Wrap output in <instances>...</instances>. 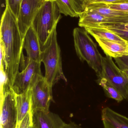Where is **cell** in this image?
Here are the masks:
<instances>
[{"mask_svg":"<svg viewBox=\"0 0 128 128\" xmlns=\"http://www.w3.org/2000/svg\"><path fill=\"white\" fill-rule=\"evenodd\" d=\"M23 40L17 18L6 6L1 20V69L4 71L8 83L12 88L19 72Z\"/></svg>","mask_w":128,"mask_h":128,"instance_id":"cell-1","label":"cell"},{"mask_svg":"<svg viewBox=\"0 0 128 128\" xmlns=\"http://www.w3.org/2000/svg\"><path fill=\"white\" fill-rule=\"evenodd\" d=\"M61 18L55 1H46L35 15L31 26L39 38L41 51L50 41Z\"/></svg>","mask_w":128,"mask_h":128,"instance_id":"cell-2","label":"cell"},{"mask_svg":"<svg viewBox=\"0 0 128 128\" xmlns=\"http://www.w3.org/2000/svg\"><path fill=\"white\" fill-rule=\"evenodd\" d=\"M74 47L77 56L82 62L85 61L95 71L99 78L103 70V56L97 45L85 29L75 28L73 31Z\"/></svg>","mask_w":128,"mask_h":128,"instance_id":"cell-3","label":"cell"},{"mask_svg":"<svg viewBox=\"0 0 128 128\" xmlns=\"http://www.w3.org/2000/svg\"><path fill=\"white\" fill-rule=\"evenodd\" d=\"M56 28L53 31L50 41L42 50L41 55V61L45 68L44 78L52 87L60 80L67 81L62 70L61 50L57 40Z\"/></svg>","mask_w":128,"mask_h":128,"instance_id":"cell-4","label":"cell"},{"mask_svg":"<svg viewBox=\"0 0 128 128\" xmlns=\"http://www.w3.org/2000/svg\"><path fill=\"white\" fill-rule=\"evenodd\" d=\"M41 63L30 60L22 54L20 62L22 71L17 73L13 86L16 94H21L32 88L43 77L41 71Z\"/></svg>","mask_w":128,"mask_h":128,"instance_id":"cell-5","label":"cell"},{"mask_svg":"<svg viewBox=\"0 0 128 128\" xmlns=\"http://www.w3.org/2000/svg\"><path fill=\"white\" fill-rule=\"evenodd\" d=\"M1 86V128H16V93L8 82L2 83Z\"/></svg>","mask_w":128,"mask_h":128,"instance_id":"cell-6","label":"cell"},{"mask_svg":"<svg viewBox=\"0 0 128 128\" xmlns=\"http://www.w3.org/2000/svg\"><path fill=\"white\" fill-rule=\"evenodd\" d=\"M103 70L100 78H106L120 92L124 99H128V80L123 72L116 66L112 58L103 57Z\"/></svg>","mask_w":128,"mask_h":128,"instance_id":"cell-7","label":"cell"},{"mask_svg":"<svg viewBox=\"0 0 128 128\" xmlns=\"http://www.w3.org/2000/svg\"><path fill=\"white\" fill-rule=\"evenodd\" d=\"M52 87L43 76L32 86L31 112L37 110H49L50 103L53 100Z\"/></svg>","mask_w":128,"mask_h":128,"instance_id":"cell-8","label":"cell"},{"mask_svg":"<svg viewBox=\"0 0 128 128\" xmlns=\"http://www.w3.org/2000/svg\"><path fill=\"white\" fill-rule=\"evenodd\" d=\"M45 2V0H22L17 20L23 39L31 26L35 15Z\"/></svg>","mask_w":128,"mask_h":128,"instance_id":"cell-9","label":"cell"},{"mask_svg":"<svg viewBox=\"0 0 128 128\" xmlns=\"http://www.w3.org/2000/svg\"><path fill=\"white\" fill-rule=\"evenodd\" d=\"M32 114L35 128H63L65 124L58 114L50 110H37Z\"/></svg>","mask_w":128,"mask_h":128,"instance_id":"cell-10","label":"cell"},{"mask_svg":"<svg viewBox=\"0 0 128 128\" xmlns=\"http://www.w3.org/2000/svg\"><path fill=\"white\" fill-rule=\"evenodd\" d=\"M23 49H25L27 57L32 60L41 62L42 51L39 38L31 26L26 32L23 40Z\"/></svg>","mask_w":128,"mask_h":128,"instance_id":"cell-11","label":"cell"},{"mask_svg":"<svg viewBox=\"0 0 128 128\" xmlns=\"http://www.w3.org/2000/svg\"><path fill=\"white\" fill-rule=\"evenodd\" d=\"M101 118L104 128H128V118L109 108L103 109Z\"/></svg>","mask_w":128,"mask_h":128,"instance_id":"cell-12","label":"cell"},{"mask_svg":"<svg viewBox=\"0 0 128 128\" xmlns=\"http://www.w3.org/2000/svg\"><path fill=\"white\" fill-rule=\"evenodd\" d=\"M106 56L112 58H119L128 56V44L95 37Z\"/></svg>","mask_w":128,"mask_h":128,"instance_id":"cell-13","label":"cell"},{"mask_svg":"<svg viewBox=\"0 0 128 128\" xmlns=\"http://www.w3.org/2000/svg\"><path fill=\"white\" fill-rule=\"evenodd\" d=\"M16 103L18 124L28 113L31 112V88L21 94H16Z\"/></svg>","mask_w":128,"mask_h":128,"instance_id":"cell-14","label":"cell"},{"mask_svg":"<svg viewBox=\"0 0 128 128\" xmlns=\"http://www.w3.org/2000/svg\"><path fill=\"white\" fill-rule=\"evenodd\" d=\"M79 26L84 28L95 27L101 23L107 22L108 18L101 14L88 10H84L79 16Z\"/></svg>","mask_w":128,"mask_h":128,"instance_id":"cell-15","label":"cell"},{"mask_svg":"<svg viewBox=\"0 0 128 128\" xmlns=\"http://www.w3.org/2000/svg\"><path fill=\"white\" fill-rule=\"evenodd\" d=\"M85 10L97 13L107 18L128 16V13L110 9L104 3L92 4L86 8Z\"/></svg>","mask_w":128,"mask_h":128,"instance_id":"cell-16","label":"cell"},{"mask_svg":"<svg viewBox=\"0 0 128 128\" xmlns=\"http://www.w3.org/2000/svg\"><path fill=\"white\" fill-rule=\"evenodd\" d=\"M85 30L94 38L97 37L120 43L128 44L124 40L112 32L100 27L85 28Z\"/></svg>","mask_w":128,"mask_h":128,"instance_id":"cell-17","label":"cell"},{"mask_svg":"<svg viewBox=\"0 0 128 128\" xmlns=\"http://www.w3.org/2000/svg\"><path fill=\"white\" fill-rule=\"evenodd\" d=\"M60 13L72 17H79L80 13L74 0H56Z\"/></svg>","mask_w":128,"mask_h":128,"instance_id":"cell-18","label":"cell"},{"mask_svg":"<svg viewBox=\"0 0 128 128\" xmlns=\"http://www.w3.org/2000/svg\"><path fill=\"white\" fill-rule=\"evenodd\" d=\"M98 82L99 85L103 87L108 98H113L118 102L122 101L124 99L120 92L106 78H99Z\"/></svg>","mask_w":128,"mask_h":128,"instance_id":"cell-19","label":"cell"},{"mask_svg":"<svg viewBox=\"0 0 128 128\" xmlns=\"http://www.w3.org/2000/svg\"><path fill=\"white\" fill-rule=\"evenodd\" d=\"M122 0H82L77 5L80 14L85 10L86 8L91 4L97 3H114Z\"/></svg>","mask_w":128,"mask_h":128,"instance_id":"cell-20","label":"cell"},{"mask_svg":"<svg viewBox=\"0 0 128 128\" xmlns=\"http://www.w3.org/2000/svg\"><path fill=\"white\" fill-rule=\"evenodd\" d=\"M106 4L110 9L128 13V0H122Z\"/></svg>","mask_w":128,"mask_h":128,"instance_id":"cell-21","label":"cell"},{"mask_svg":"<svg viewBox=\"0 0 128 128\" xmlns=\"http://www.w3.org/2000/svg\"><path fill=\"white\" fill-rule=\"evenodd\" d=\"M22 0H5L6 6H7L17 18L19 13L20 6Z\"/></svg>","mask_w":128,"mask_h":128,"instance_id":"cell-22","label":"cell"},{"mask_svg":"<svg viewBox=\"0 0 128 128\" xmlns=\"http://www.w3.org/2000/svg\"><path fill=\"white\" fill-rule=\"evenodd\" d=\"M95 27H100L106 29L114 28L128 31V23L106 22L101 23Z\"/></svg>","mask_w":128,"mask_h":128,"instance_id":"cell-23","label":"cell"},{"mask_svg":"<svg viewBox=\"0 0 128 128\" xmlns=\"http://www.w3.org/2000/svg\"><path fill=\"white\" fill-rule=\"evenodd\" d=\"M18 125V128H32L33 124L31 112L28 113Z\"/></svg>","mask_w":128,"mask_h":128,"instance_id":"cell-24","label":"cell"},{"mask_svg":"<svg viewBox=\"0 0 128 128\" xmlns=\"http://www.w3.org/2000/svg\"><path fill=\"white\" fill-rule=\"evenodd\" d=\"M121 70H128V56L114 58Z\"/></svg>","mask_w":128,"mask_h":128,"instance_id":"cell-25","label":"cell"},{"mask_svg":"<svg viewBox=\"0 0 128 128\" xmlns=\"http://www.w3.org/2000/svg\"><path fill=\"white\" fill-rule=\"evenodd\" d=\"M106 29L115 33L116 34L120 36L121 38L125 40L128 43V31L122 30L114 29V28H107Z\"/></svg>","mask_w":128,"mask_h":128,"instance_id":"cell-26","label":"cell"},{"mask_svg":"<svg viewBox=\"0 0 128 128\" xmlns=\"http://www.w3.org/2000/svg\"><path fill=\"white\" fill-rule=\"evenodd\" d=\"M107 22L128 23V16L116 18H108Z\"/></svg>","mask_w":128,"mask_h":128,"instance_id":"cell-27","label":"cell"},{"mask_svg":"<svg viewBox=\"0 0 128 128\" xmlns=\"http://www.w3.org/2000/svg\"><path fill=\"white\" fill-rule=\"evenodd\" d=\"M63 128H83L74 122H70L69 123H65Z\"/></svg>","mask_w":128,"mask_h":128,"instance_id":"cell-28","label":"cell"},{"mask_svg":"<svg viewBox=\"0 0 128 128\" xmlns=\"http://www.w3.org/2000/svg\"><path fill=\"white\" fill-rule=\"evenodd\" d=\"M122 71V72H123V74H124V75L125 77H126L128 80V70H124Z\"/></svg>","mask_w":128,"mask_h":128,"instance_id":"cell-29","label":"cell"},{"mask_svg":"<svg viewBox=\"0 0 128 128\" xmlns=\"http://www.w3.org/2000/svg\"><path fill=\"white\" fill-rule=\"evenodd\" d=\"M74 0L75 2V3H76V4L77 6V5H78V4H79L82 0Z\"/></svg>","mask_w":128,"mask_h":128,"instance_id":"cell-30","label":"cell"},{"mask_svg":"<svg viewBox=\"0 0 128 128\" xmlns=\"http://www.w3.org/2000/svg\"><path fill=\"white\" fill-rule=\"evenodd\" d=\"M46 1H55L56 0H45Z\"/></svg>","mask_w":128,"mask_h":128,"instance_id":"cell-31","label":"cell"},{"mask_svg":"<svg viewBox=\"0 0 128 128\" xmlns=\"http://www.w3.org/2000/svg\"><path fill=\"white\" fill-rule=\"evenodd\" d=\"M16 128H18V125L17 124V126Z\"/></svg>","mask_w":128,"mask_h":128,"instance_id":"cell-32","label":"cell"},{"mask_svg":"<svg viewBox=\"0 0 128 128\" xmlns=\"http://www.w3.org/2000/svg\"><path fill=\"white\" fill-rule=\"evenodd\" d=\"M35 128L34 127V126H33V128Z\"/></svg>","mask_w":128,"mask_h":128,"instance_id":"cell-33","label":"cell"},{"mask_svg":"<svg viewBox=\"0 0 128 128\" xmlns=\"http://www.w3.org/2000/svg\"></svg>","mask_w":128,"mask_h":128,"instance_id":"cell-34","label":"cell"}]
</instances>
